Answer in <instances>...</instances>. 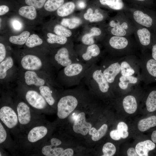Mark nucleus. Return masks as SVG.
I'll return each instance as SVG.
<instances>
[{
	"mask_svg": "<svg viewBox=\"0 0 156 156\" xmlns=\"http://www.w3.org/2000/svg\"><path fill=\"white\" fill-rule=\"evenodd\" d=\"M132 36L107 34L100 42L105 51L110 56L122 57L129 55H137L140 51L134 36Z\"/></svg>",
	"mask_w": 156,
	"mask_h": 156,
	"instance_id": "1",
	"label": "nucleus"
},
{
	"mask_svg": "<svg viewBox=\"0 0 156 156\" xmlns=\"http://www.w3.org/2000/svg\"><path fill=\"white\" fill-rule=\"evenodd\" d=\"M108 20L107 23L100 25L107 34L124 36L133 35L135 25L124 11L117 12L114 16L109 18Z\"/></svg>",
	"mask_w": 156,
	"mask_h": 156,
	"instance_id": "2",
	"label": "nucleus"
},
{
	"mask_svg": "<svg viewBox=\"0 0 156 156\" xmlns=\"http://www.w3.org/2000/svg\"><path fill=\"white\" fill-rule=\"evenodd\" d=\"M82 80L85 86L93 91L105 94L113 90L99 66L96 64L89 68Z\"/></svg>",
	"mask_w": 156,
	"mask_h": 156,
	"instance_id": "3",
	"label": "nucleus"
},
{
	"mask_svg": "<svg viewBox=\"0 0 156 156\" xmlns=\"http://www.w3.org/2000/svg\"><path fill=\"white\" fill-rule=\"evenodd\" d=\"M125 13L135 25L156 32V10L145 7H129Z\"/></svg>",
	"mask_w": 156,
	"mask_h": 156,
	"instance_id": "4",
	"label": "nucleus"
},
{
	"mask_svg": "<svg viewBox=\"0 0 156 156\" xmlns=\"http://www.w3.org/2000/svg\"><path fill=\"white\" fill-rule=\"evenodd\" d=\"M150 50L140 52L139 56L142 81L145 86L156 82V61Z\"/></svg>",
	"mask_w": 156,
	"mask_h": 156,
	"instance_id": "5",
	"label": "nucleus"
},
{
	"mask_svg": "<svg viewBox=\"0 0 156 156\" xmlns=\"http://www.w3.org/2000/svg\"><path fill=\"white\" fill-rule=\"evenodd\" d=\"M123 57H113L107 55L101 58L99 66L113 90L117 77L120 74V64Z\"/></svg>",
	"mask_w": 156,
	"mask_h": 156,
	"instance_id": "6",
	"label": "nucleus"
},
{
	"mask_svg": "<svg viewBox=\"0 0 156 156\" xmlns=\"http://www.w3.org/2000/svg\"><path fill=\"white\" fill-rule=\"evenodd\" d=\"M91 66L80 62L64 67L63 73L66 85L71 86L79 84Z\"/></svg>",
	"mask_w": 156,
	"mask_h": 156,
	"instance_id": "7",
	"label": "nucleus"
},
{
	"mask_svg": "<svg viewBox=\"0 0 156 156\" xmlns=\"http://www.w3.org/2000/svg\"><path fill=\"white\" fill-rule=\"evenodd\" d=\"M101 46V44L97 43L89 45L81 44L75 50L81 62L92 65L96 64L99 60L103 55Z\"/></svg>",
	"mask_w": 156,
	"mask_h": 156,
	"instance_id": "8",
	"label": "nucleus"
},
{
	"mask_svg": "<svg viewBox=\"0 0 156 156\" xmlns=\"http://www.w3.org/2000/svg\"><path fill=\"white\" fill-rule=\"evenodd\" d=\"M54 59L57 64L64 67L73 63L81 62L72 42L68 43L66 47L58 49L54 55Z\"/></svg>",
	"mask_w": 156,
	"mask_h": 156,
	"instance_id": "9",
	"label": "nucleus"
},
{
	"mask_svg": "<svg viewBox=\"0 0 156 156\" xmlns=\"http://www.w3.org/2000/svg\"><path fill=\"white\" fill-rule=\"evenodd\" d=\"M135 25L133 35L140 52L150 50L154 31L148 28Z\"/></svg>",
	"mask_w": 156,
	"mask_h": 156,
	"instance_id": "10",
	"label": "nucleus"
},
{
	"mask_svg": "<svg viewBox=\"0 0 156 156\" xmlns=\"http://www.w3.org/2000/svg\"><path fill=\"white\" fill-rule=\"evenodd\" d=\"M120 74L124 76H141L139 57L135 55L123 57L120 64Z\"/></svg>",
	"mask_w": 156,
	"mask_h": 156,
	"instance_id": "11",
	"label": "nucleus"
},
{
	"mask_svg": "<svg viewBox=\"0 0 156 156\" xmlns=\"http://www.w3.org/2000/svg\"><path fill=\"white\" fill-rule=\"evenodd\" d=\"M78 103L75 96L68 95L62 97L59 100L57 105V115L61 119L66 118L74 110Z\"/></svg>",
	"mask_w": 156,
	"mask_h": 156,
	"instance_id": "12",
	"label": "nucleus"
},
{
	"mask_svg": "<svg viewBox=\"0 0 156 156\" xmlns=\"http://www.w3.org/2000/svg\"><path fill=\"white\" fill-rule=\"evenodd\" d=\"M141 81V76H124L120 74L116 79L113 90L127 92L132 90Z\"/></svg>",
	"mask_w": 156,
	"mask_h": 156,
	"instance_id": "13",
	"label": "nucleus"
},
{
	"mask_svg": "<svg viewBox=\"0 0 156 156\" xmlns=\"http://www.w3.org/2000/svg\"><path fill=\"white\" fill-rule=\"evenodd\" d=\"M85 20L90 23H97L100 25L104 23L109 18L108 11L96 6L94 8H89L83 15Z\"/></svg>",
	"mask_w": 156,
	"mask_h": 156,
	"instance_id": "14",
	"label": "nucleus"
},
{
	"mask_svg": "<svg viewBox=\"0 0 156 156\" xmlns=\"http://www.w3.org/2000/svg\"><path fill=\"white\" fill-rule=\"evenodd\" d=\"M107 35L103 28L101 26L92 27L89 32L83 34L81 37L82 44L89 45L96 43V40L100 42Z\"/></svg>",
	"mask_w": 156,
	"mask_h": 156,
	"instance_id": "15",
	"label": "nucleus"
},
{
	"mask_svg": "<svg viewBox=\"0 0 156 156\" xmlns=\"http://www.w3.org/2000/svg\"><path fill=\"white\" fill-rule=\"evenodd\" d=\"M96 6L107 9L110 11H125L129 6L124 0H96Z\"/></svg>",
	"mask_w": 156,
	"mask_h": 156,
	"instance_id": "16",
	"label": "nucleus"
},
{
	"mask_svg": "<svg viewBox=\"0 0 156 156\" xmlns=\"http://www.w3.org/2000/svg\"><path fill=\"white\" fill-rule=\"evenodd\" d=\"M0 118L8 128L12 129L18 123V116L14 110L8 106L2 107L0 109Z\"/></svg>",
	"mask_w": 156,
	"mask_h": 156,
	"instance_id": "17",
	"label": "nucleus"
},
{
	"mask_svg": "<svg viewBox=\"0 0 156 156\" xmlns=\"http://www.w3.org/2000/svg\"><path fill=\"white\" fill-rule=\"evenodd\" d=\"M92 128L91 123L87 122L86 120L85 114L82 112L77 116L73 126L74 131L76 133L85 135Z\"/></svg>",
	"mask_w": 156,
	"mask_h": 156,
	"instance_id": "18",
	"label": "nucleus"
},
{
	"mask_svg": "<svg viewBox=\"0 0 156 156\" xmlns=\"http://www.w3.org/2000/svg\"><path fill=\"white\" fill-rule=\"evenodd\" d=\"M25 97L28 103L36 109H43L46 106V100L36 91L33 90L28 91L26 93Z\"/></svg>",
	"mask_w": 156,
	"mask_h": 156,
	"instance_id": "19",
	"label": "nucleus"
},
{
	"mask_svg": "<svg viewBox=\"0 0 156 156\" xmlns=\"http://www.w3.org/2000/svg\"><path fill=\"white\" fill-rule=\"evenodd\" d=\"M21 64L23 68L29 70H38L42 66V63L40 58L32 55L24 56L21 60Z\"/></svg>",
	"mask_w": 156,
	"mask_h": 156,
	"instance_id": "20",
	"label": "nucleus"
},
{
	"mask_svg": "<svg viewBox=\"0 0 156 156\" xmlns=\"http://www.w3.org/2000/svg\"><path fill=\"white\" fill-rule=\"evenodd\" d=\"M51 144L43 146L42 149V153L46 156H60L64 150L63 148L57 147L60 145L62 142L59 139L53 138L51 140Z\"/></svg>",
	"mask_w": 156,
	"mask_h": 156,
	"instance_id": "21",
	"label": "nucleus"
},
{
	"mask_svg": "<svg viewBox=\"0 0 156 156\" xmlns=\"http://www.w3.org/2000/svg\"><path fill=\"white\" fill-rule=\"evenodd\" d=\"M17 111L18 121L21 124L25 125L29 122L31 119L30 108L25 103H19L17 107Z\"/></svg>",
	"mask_w": 156,
	"mask_h": 156,
	"instance_id": "22",
	"label": "nucleus"
},
{
	"mask_svg": "<svg viewBox=\"0 0 156 156\" xmlns=\"http://www.w3.org/2000/svg\"><path fill=\"white\" fill-rule=\"evenodd\" d=\"M47 132L48 129L45 126H41L35 127L29 132L28 140L31 142H35L45 137Z\"/></svg>",
	"mask_w": 156,
	"mask_h": 156,
	"instance_id": "23",
	"label": "nucleus"
},
{
	"mask_svg": "<svg viewBox=\"0 0 156 156\" xmlns=\"http://www.w3.org/2000/svg\"><path fill=\"white\" fill-rule=\"evenodd\" d=\"M122 103L124 110L128 114L134 113L137 109V100L133 95L129 94L124 96L122 101Z\"/></svg>",
	"mask_w": 156,
	"mask_h": 156,
	"instance_id": "24",
	"label": "nucleus"
},
{
	"mask_svg": "<svg viewBox=\"0 0 156 156\" xmlns=\"http://www.w3.org/2000/svg\"><path fill=\"white\" fill-rule=\"evenodd\" d=\"M155 147L154 142L147 140L138 143L135 146V149L139 156H147L149 151L153 150Z\"/></svg>",
	"mask_w": 156,
	"mask_h": 156,
	"instance_id": "25",
	"label": "nucleus"
},
{
	"mask_svg": "<svg viewBox=\"0 0 156 156\" xmlns=\"http://www.w3.org/2000/svg\"><path fill=\"white\" fill-rule=\"evenodd\" d=\"M26 83L28 85H34L36 86H43L45 83L44 79L39 77L35 72L27 71L25 73Z\"/></svg>",
	"mask_w": 156,
	"mask_h": 156,
	"instance_id": "26",
	"label": "nucleus"
},
{
	"mask_svg": "<svg viewBox=\"0 0 156 156\" xmlns=\"http://www.w3.org/2000/svg\"><path fill=\"white\" fill-rule=\"evenodd\" d=\"M76 7V4L73 1L65 2L57 10V14L60 17H66L73 12Z\"/></svg>",
	"mask_w": 156,
	"mask_h": 156,
	"instance_id": "27",
	"label": "nucleus"
},
{
	"mask_svg": "<svg viewBox=\"0 0 156 156\" xmlns=\"http://www.w3.org/2000/svg\"><path fill=\"white\" fill-rule=\"evenodd\" d=\"M18 13L21 16L31 20L35 19L37 16L36 9L32 6L27 5L21 7Z\"/></svg>",
	"mask_w": 156,
	"mask_h": 156,
	"instance_id": "28",
	"label": "nucleus"
},
{
	"mask_svg": "<svg viewBox=\"0 0 156 156\" xmlns=\"http://www.w3.org/2000/svg\"><path fill=\"white\" fill-rule=\"evenodd\" d=\"M156 125V116H151L141 120L138 123V128L141 131H147Z\"/></svg>",
	"mask_w": 156,
	"mask_h": 156,
	"instance_id": "29",
	"label": "nucleus"
},
{
	"mask_svg": "<svg viewBox=\"0 0 156 156\" xmlns=\"http://www.w3.org/2000/svg\"><path fill=\"white\" fill-rule=\"evenodd\" d=\"M82 23V21L81 18L76 16L70 18H64L60 22L62 25L69 29L77 28Z\"/></svg>",
	"mask_w": 156,
	"mask_h": 156,
	"instance_id": "30",
	"label": "nucleus"
},
{
	"mask_svg": "<svg viewBox=\"0 0 156 156\" xmlns=\"http://www.w3.org/2000/svg\"><path fill=\"white\" fill-rule=\"evenodd\" d=\"M47 42L51 44H57L61 45L66 44L71 41H69L68 38L59 36L55 34L49 32L47 34Z\"/></svg>",
	"mask_w": 156,
	"mask_h": 156,
	"instance_id": "31",
	"label": "nucleus"
},
{
	"mask_svg": "<svg viewBox=\"0 0 156 156\" xmlns=\"http://www.w3.org/2000/svg\"><path fill=\"white\" fill-rule=\"evenodd\" d=\"M108 127L107 125H103L98 130L94 127H92L88 132L89 134L92 135V139L94 141H97L103 137L106 133Z\"/></svg>",
	"mask_w": 156,
	"mask_h": 156,
	"instance_id": "32",
	"label": "nucleus"
},
{
	"mask_svg": "<svg viewBox=\"0 0 156 156\" xmlns=\"http://www.w3.org/2000/svg\"><path fill=\"white\" fill-rule=\"evenodd\" d=\"M145 104L147 110L150 112L156 110V90L150 92L146 98Z\"/></svg>",
	"mask_w": 156,
	"mask_h": 156,
	"instance_id": "33",
	"label": "nucleus"
},
{
	"mask_svg": "<svg viewBox=\"0 0 156 156\" xmlns=\"http://www.w3.org/2000/svg\"><path fill=\"white\" fill-rule=\"evenodd\" d=\"M129 7H145L152 8L154 0H124Z\"/></svg>",
	"mask_w": 156,
	"mask_h": 156,
	"instance_id": "34",
	"label": "nucleus"
},
{
	"mask_svg": "<svg viewBox=\"0 0 156 156\" xmlns=\"http://www.w3.org/2000/svg\"><path fill=\"white\" fill-rule=\"evenodd\" d=\"M30 35V33L29 31H25L19 35L10 36L9 40L12 44L22 45L25 44Z\"/></svg>",
	"mask_w": 156,
	"mask_h": 156,
	"instance_id": "35",
	"label": "nucleus"
},
{
	"mask_svg": "<svg viewBox=\"0 0 156 156\" xmlns=\"http://www.w3.org/2000/svg\"><path fill=\"white\" fill-rule=\"evenodd\" d=\"M65 0H47L44 6L47 11L52 12L57 11L65 2Z\"/></svg>",
	"mask_w": 156,
	"mask_h": 156,
	"instance_id": "36",
	"label": "nucleus"
},
{
	"mask_svg": "<svg viewBox=\"0 0 156 156\" xmlns=\"http://www.w3.org/2000/svg\"><path fill=\"white\" fill-rule=\"evenodd\" d=\"M13 65V60L10 57H7L0 64V78L3 79L6 76L7 71L11 68Z\"/></svg>",
	"mask_w": 156,
	"mask_h": 156,
	"instance_id": "37",
	"label": "nucleus"
},
{
	"mask_svg": "<svg viewBox=\"0 0 156 156\" xmlns=\"http://www.w3.org/2000/svg\"><path fill=\"white\" fill-rule=\"evenodd\" d=\"M40 92L46 101L50 105H52L55 100L52 96V92L48 86H42L39 88Z\"/></svg>",
	"mask_w": 156,
	"mask_h": 156,
	"instance_id": "38",
	"label": "nucleus"
},
{
	"mask_svg": "<svg viewBox=\"0 0 156 156\" xmlns=\"http://www.w3.org/2000/svg\"><path fill=\"white\" fill-rule=\"evenodd\" d=\"M53 31L54 33L56 35L68 38L71 37L73 34L71 30L61 24L55 25L53 27Z\"/></svg>",
	"mask_w": 156,
	"mask_h": 156,
	"instance_id": "39",
	"label": "nucleus"
},
{
	"mask_svg": "<svg viewBox=\"0 0 156 156\" xmlns=\"http://www.w3.org/2000/svg\"><path fill=\"white\" fill-rule=\"evenodd\" d=\"M43 40L37 34H33L29 36L25 44L29 48H33L41 45Z\"/></svg>",
	"mask_w": 156,
	"mask_h": 156,
	"instance_id": "40",
	"label": "nucleus"
},
{
	"mask_svg": "<svg viewBox=\"0 0 156 156\" xmlns=\"http://www.w3.org/2000/svg\"><path fill=\"white\" fill-rule=\"evenodd\" d=\"M116 151L115 146L112 143L107 142L103 146L102 151L103 153V156H112L116 153Z\"/></svg>",
	"mask_w": 156,
	"mask_h": 156,
	"instance_id": "41",
	"label": "nucleus"
},
{
	"mask_svg": "<svg viewBox=\"0 0 156 156\" xmlns=\"http://www.w3.org/2000/svg\"><path fill=\"white\" fill-rule=\"evenodd\" d=\"M129 135L127 131H122L117 129L112 131L110 133L111 138L115 140H118L121 138L125 139L127 138Z\"/></svg>",
	"mask_w": 156,
	"mask_h": 156,
	"instance_id": "42",
	"label": "nucleus"
},
{
	"mask_svg": "<svg viewBox=\"0 0 156 156\" xmlns=\"http://www.w3.org/2000/svg\"><path fill=\"white\" fill-rule=\"evenodd\" d=\"M47 0H25L27 5L32 6L36 9H40L44 6Z\"/></svg>",
	"mask_w": 156,
	"mask_h": 156,
	"instance_id": "43",
	"label": "nucleus"
},
{
	"mask_svg": "<svg viewBox=\"0 0 156 156\" xmlns=\"http://www.w3.org/2000/svg\"><path fill=\"white\" fill-rule=\"evenodd\" d=\"M152 57L156 61V32L153 31L152 42L150 50Z\"/></svg>",
	"mask_w": 156,
	"mask_h": 156,
	"instance_id": "44",
	"label": "nucleus"
},
{
	"mask_svg": "<svg viewBox=\"0 0 156 156\" xmlns=\"http://www.w3.org/2000/svg\"><path fill=\"white\" fill-rule=\"evenodd\" d=\"M7 137L6 130L1 122L0 123V143L1 144L5 140Z\"/></svg>",
	"mask_w": 156,
	"mask_h": 156,
	"instance_id": "45",
	"label": "nucleus"
},
{
	"mask_svg": "<svg viewBox=\"0 0 156 156\" xmlns=\"http://www.w3.org/2000/svg\"><path fill=\"white\" fill-rule=\"evenodd\" d=\"M6 53V49L4 45L0 43V62H1L4 59Z\"/></svg>",
	"mask_w": 156,
	"mask_h": 156,
	"instance_id": "46",
	"label": "nucleus"
},
{
	"mask_svg": "<svg viewBox=\"0 0 156 156\" xmlns=\"http://www.w3.org/2000/svg\"><path fill=\"white\" fill-rule=\"evenodd\" d=\"M117 129L122 131H127L128 127L125 123L120 122L117 125Z\"/></svg>",
	"mask_w": 156,
	"mask_h": 156,
	"instance_id": "47",
	"label": "nucleus"
},
{
	"mask_svg": "<svg viewBox=\"0 0 156 156\" xmlns=\"http://www.w3.org/2000/svg\"><path fill=\"white\" fill-rule=\"evenodd\" d=\"M73 150L70 148H68L64 150L60 156H72L73 155Z\"/></svg>",
	"mask_w": 156,
	"mask_h": 156,
	"instance_id": "48",
	"label": "nucleus"
},
{
	"mask_svg": "<svg viewBox=\"0 0 156 156\" xmlns=\"http://www.w3.org/2000/svg\"><path fill=\"white\" fill-rule=\"evenodd\" d=\"M12 24L13 28L16 30H19L22 28V25L19 21L16 20H14Z\"/></svg>",
	"mask_w": 156,
	"mask_h": 156,
	"instance_id": "49",
	"label": "nucleus"
},
{
	"mask_svg": "<svg viewBox=\"0 0 156 156\" xmlns=\"http://www.w3.org/2000/svg\"><path fill=\"white\" fill-rule=\"evenodd\" d=\"M9 10V7L4 5L0 6V15L2 16L8 12Z\"/></svg>",
	"mask_w": 156,
	"mask_h": 156,
	"instance_id": "50",
	"label": "nucleus"
},
{
	"mask_svg": "<svg viewBox=\"0 0 156 156\" xmlns=\"http://www.w3.org/2000/svg\"><path fill=\"white\" fill-rule=\"evenodd\" d=\"M127 154L128 156H139L136 151L135 149L133 148H129L127 151Z\"/></svg>",
	"mask_w": 156,
	"mask_h": 156,
	"instance_id": "51",
	"label": "nucleus"
},
{
	"mask_svg": "<svg viewBox=\"0 0 156 156\" xmlns=\"http://www.w3.org/2000/svg\"><path fill=\"white\" fill-rule=\"evenodd\" d=\"M76 6L78 9H83L86 8V5L85 1L83 0H80L77 2Z\"/></svg>",
	"mask_w": 156,
	"mask_h": 156,
	"instance_id": "52",
	"label": "nucleus"
},
{
	"mask_svg": "<svg viewBox=\"0 0 156 156\" xmlns=\"http://www.w3.org/2000/svg\"><path fill=\"white\" fill-rule=\"evenodd\" d=\"M151 139L153 142L156 143V130L153 132L151 135Z\"/></svg>",
	"mask_w": 156,
	"mask_h": 156,
	"instance_id": "53",
	"label": "nucleus"
},
{
	"mask_svg": "<svg viewBox=\"0 0 156 156\" xmlns=\"http://www.w3.org/2000/svg\"><path fill=\"white\" fill-rule=\"evenodd\" d=\"M155 1H156V0H155Z\"/></svg>",
	"mask_w": 156,
	"mask_h": 156,
	"instance_id": "54",
	"label": "nucleus"
}]
</instances>
